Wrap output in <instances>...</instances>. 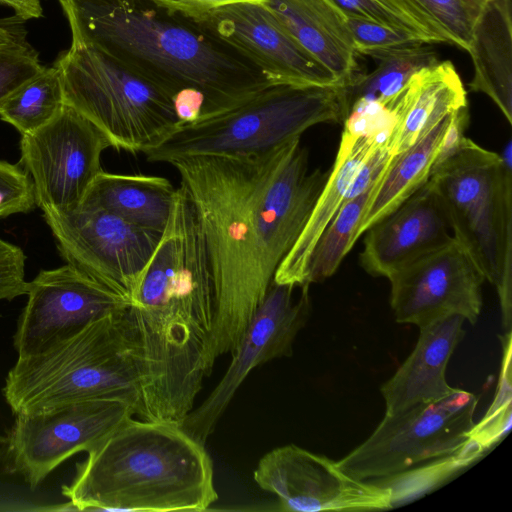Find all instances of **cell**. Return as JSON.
<instances>
[{"mask_svg": "<svg viewBox=\"0 0 512 512\" xmlns=\"http://www.w3.org/2000/svg\"><path fill=\"white\" fill-rule=\"evenodd\" d=\"M169 164L181 177L209 256L216 360L238 347L329 171L309 172L300 138L258 154L186 157Z\"/></svg>", "mask_w": 512, "mask_h": 512, "instance_id": "6da1fadb", "label": "cell"}, {"mask_svg": "<svg viewBox=\"0 0 512 512\" xmlns=\"http://www.w3.org/2000/svg\"><path fill=\"white\" fill-rule=\"evenodd\" d=\"M112 147L94 124L68 105L39 130L22 135L20 165L29 174L36 205L43 212L77 209Z\"/></svg>", "mask_w": 512, "mask_h": 512, "instance_id": "8fae6325", "label": "cell"}, {"mask_svg": "<svg viewBox=\"0 0 512 512\" xmlns=\"http://www.w3.org/2000/svg\"><path fill=\"white\" fill-rule=\"evenodd\" d=\"M27 303L13 336L18 356L41 352L129 302L66 264L28 282Z\"/></svg>", "mask_w": 512, "mask_h": 512, "instance_id": "9a60e30c", "label": "cell"}, {"mask_svg": "<svg viewBox=\"0 0 512 512\" xmlns=\"http://www.w3.org/2000/svg\"><path fill=\"white\" fill-rule=\"evenodd\" d=\"M65 105L59 70L45 67L0 106V118L22 135L31 134L52 121Z\"/></svg>", "mask_w": 512, "mask_h": 512, "instance_id": "4316f807", "label": "cell"}, {"mask_svg": "<svg viewBox=\"0 0 512 512\" xmlns=\"http://www.w3.org/2000/svg\"><path fill=\"white\" fill-rule=\"evenodd\" d=\"M165 10L194 19L210 11L226 5L240 2H254L264 4L266 0H149Z\"/></svg>", "mask_w": 512, "mask_h": 512, "instance_id": "e575fe53", "label": "cell"}, {"mask_svg": "<svg viewBox=\"0 0 512 512\" xmlns=\"http://www.w3.org/2000/svg\"><path fill=\"white\" fill-rule=\"evenodd\" d=\"M377 64L369 74L356 73L344 85L347 113L356 102H376L388 106L410 77L423 67L438 62L426 43L378 51L369 55Z\"/></svg>", "mask_w": 512, "mask_h": 512, "instance_id": "d4e9b609", "label": "cell"}, {"mask_svg": "<svg viewBox=\"0 0 512 512\" xmlns=\"http://www.w3.org/2000/svg\"><path fill=\"white\" fill-rule=\"evenodd\" d=\"M487 1H490V0H487Z\"/></svg>", "mask_w": 512, "mask_h": 512, "instance_id": "74e56055", "label": "cell"}, {"mask_svg": "<svg viewBox=\"0 0 512 512\" xmlns=\"http://www.w3.org/2000/svg\"><path fill=\"white\" fill-rule=\"evenodd\" d=\"M61 493L81 511H203L218 499L204 443L182 425L133 417L87 452Z\"/></svg>", "mask_w": 512, "mask_h": 512, "instance_id": "3957f363", "label": "cell"}, {"mask_svg": "<svg viewBox=\"0 0 512 512\" xmlns=\"http://www.w3.org/2000/svg\"><path fill=\"white\" fill-rule=\"evenodd\" d=\"M54 63L65 104L94 124L112 147L149 150L180 122L173 97L148 76L76 33Z\"/></svg>", "mask_w": 512, "mask_h": 512, "instance_id": "52a82bcc", "label": "cell"}, {"mask_svg": "<svg viewBox=\"0 0 512 512\" xmlns=\"http://www.w3.org/2000/svg\"><path fill=\"white\" fill-rule=\"evenodd\" d=\"M189 20L237 52L270 83L339 85L262 3H234Z\"/></svg>", "mask_w": 512, "mask_h": 512, "instance_id": "2e32d148", "label": "cell"}, {"mask_svg": "<svg viewBox=\"0 0 512 512\" xmlns=\"http://www.w3.org/2000/svg\"><path fill=\"white\" fill-rule=\"evenodd\" d=\"M452 114L407 150L391 158L368 202L358 238L428 181Z\"/></svg>", "mask_w": 512, "mask_h": 512, "instance_id": "cb8c5ba5", "label": "cell"}, {"mask_svg": "<svg viewBox=\"0 0 512 512\" xmlns=\"http://www.w3.org/2000/svg\"><path fill=\"white\" fill-rule=\"evenodd\" d=\"M474 74L469 87L487 95L512 124L511 0L487 2L474 29L470 50Z\"/></svg>", "mask_w": 512, "mask_h": 512, "instance_id": "7402d4cb", "label": "cell"}, {"mask_svg": "<svg viewBox=\"0 0 512 512\" xmlns=\"http://www.w3.org/2000/svg\"><path fill=\"white\" fill-rule=\"evenodd\" d=\"M440 201L429 181L366 232L363 269L387 279L397 270L453 239Z\"/></svg>", "mask_w": 512, "mask_h": 512, "instance_id": "e0dca14e", "label": "cell"}, {"mask_svg": "<svg viewBox=\"0 0 512 512\" xmlns=\"http://www.w3.org/2000/svg\"><path fill=\"white\" fill-rule=\"evenodd\" d=\"M44 68L26 40L0 45V106Z\"/></svg>", "mask_w": 512, "mask_h": 512, "instance_id": "4dcf8cb0", "label": "cell"}, {"mask_svg": "<svg viewBox=\"0 0 512 512\" xmlns=\"http://www.w3.org/2000/svg\"><path fill=\"white\" fill-rule=\"evenodd\" d=\"M439 40L469 51L487 0H400Z\"/></svg>", "mask_w": 512, "mask_h": 512, "instance_id": "83f0119b", "label": "cell"}, {"mask_svg": "<svg viewBox=\"0 0 512 512\" xmlns=\"http://www.w3.org/2000/svg\"><path fill=\"white\" fill-rule=\"evenodd\" d=\"M478 398L455 388L448 396L385 414L371 435L337 466L351 477L374 481L460 450L474 426Z\"/></svg>", "mask_w": 512, "mask_h": 512, "instance_id": "ba28073f", "label": "cell"}, {"mask_svg": "<svg viewBox=\"0 0 512 512\" xmlns=\"http://www.w3.org/2000/svg\"><path fill=\"white\" fill-rule=\"evenodd\" d=\"M346 116L342 85L271 83L208 117L178 125L143 154L149 162L165 163L258 154L300 138L317 124H343Z\"/></svg>", "mask_w": 512, "mask_h": 512, "instance_id": "8992f818", "label": "cell"}, {"mask_svg": "<svg viewBox=\"0 0 512 512\" xmlns=\"http://www.w3.org/2000/svg\"><path fill=\"white\" fill-rule=\"evenodd\" d=\"M264 5L307 52L327 67L339 85L357 73V53L345 14L333 0H266Z\"/></svg>", "mask_w": 512, "mask_h": 512, "instance_id": "44dd1931", "label": "cell"}, {"mask_svg": "<svg viewBox=\"0 0 512 512\" xmlns=\"http://www.w3.org/2000/svg\"><path fill=\"white\" fill-rule=\"evenodd\" d=\"M59 2L71 33L136 68L173 98L186 91L202 94L205 117L271 84L194 22L149 0Z\"/></svg>", "mask_w": 512, "mask_h": 512, "instance_id": "7a4b0ae2", "label": "cell"}, {"mask_svg": "<svg viewBox=\"0 0 512 512\" xmlns=\"http://www.w3.org/2000/svg\"><path fill=\"white\" fill-rule=\"evenodd\" d=\"M500 339L503 357L497 392L486 414L478 424H474L470 434V439L485 451L511 428V330Z\"/></svg>", "mask_w": 512, "mask_h": 512, "instance_id": "f1b7e54d", "label": "cell"}, {"mask_svg": "<svg viewBox=\"0 0 512 512\" xmlns=\"http://www.w3.org/2000/svg\"><path fill=\"white\" fill-rule=\"evenodd\" d=\"M0 3L12 8L15 15L23 21L38 19L43 15L40 0H0Z\"/></svg>", "mask_w": 512, "mask_h": 512, "instance_id": "8d00e7d4", "label": "cell"}, {"mask_svg": "<svg viewBox=\"0 0 512 512\" xmlns=\"http://www.w3.org/2000/svg\"><path fill=\"white\" fill-rule=\"evenodd\" d=\"M176 190L164 177L115 174L102 170L79 207L102 209L134 225L162 233Z\"/></svg>", "mask_w": 512, "mask_h": 512, "instance_id": "603a6c76", "label": "cell"}, {"mask_svg": "<svg viewBox=\"0 0 512 512\" xmlns=\"http://www.w3.org/2000/svg\"><path fill=\"white\" fill-rule=\"evenodd\" d=\"M465 106L466 90L451 61L421 68L390 104L395 122L384 140L388 155L392 158L407 150L442 119Z\"/></svg>", "mask_w": 512, "mask_h": 512, "instance_id": "d6986e66", "label": "cell"}, {"mask_svg": "<svg viewBox=\"0 0 512 512\" xmlns=\"http://www.w3.org/2000/svg\"><path fill=\"white\" fill-rule=\"evenodd\" d=\"M25 258L18 246L0 238V301H10L27 293Z\"/></svg>", "mask_w": 512, "mask_h": 512, "instance_id": "836d02e7", "label": "cell"}, {"mask_svg": "<svg viewBox=\"0 0 512 512\" xmlns=\"http://www.w3.org/2000/svg\"><path fill=\"white\" fill-rule=\"evenodd\" d=\"M134 416L133 407L118 399L79 401L15 415L0 435V467L35 489L67 459L89 452Z\"/></svg>", "mask_w": 512, "mask_h": 512, "instance_id": "9c48e42d", "label": "cell"}, {"mask_svg": "<svg viewBox=\"0 0 512 512\" xmlns=\"http://www.w3.org/2000/svg\"><path fill=\"white\" fill-rule=\"evenodd\" d=\"M347 17L370 20L403 31L420 42L440 43L400 0H333Z\"/></svg>", "mask_w": 512, "mask_h": 512, "instance_id": "f546056e", "label": "cell"}, {"mask_svg": "<svg viewBox=\"0 0 512 512\" xmlns=\"http://www.w3.org/2000/svg\"><path fill=\"white\" fill-rule=\"evenodd\" d=\"M511 150V141L498 154L465 136L428 179L453 238L496 288L505 331L512 307Z\"/></svg>", "mask_w": 512, "mask_h": 512, "instance_id": "5b68a950", "label": "cell"}, {"mask_svg": "<svg viewBox=\"0 0 512 512\" xmlns=\"http://www.w3.org/2000/svg\"><path fill=\"white\" fill-rule=\"evenodd\" d=\"M2 393L14 416L79 401L118 399L143 419L140 350L128 308L93 320L41 352L18 356Z\"/></svg>", "mask_w": 512, "mask_h": 512, "instance_id": "277c9868", "label": "cell"}, {"mask_svg": "<svg viewBox=\"0 0 512 512\" xmlns=\"http://www.w3.org/2000/svg\"><path fill=\"white\" fill-rule=\"evenodd\" d=\"M67 264L117 293L131 305L162 233L96 208L44 212Z\"/></svg>", "mask_w": 512, "mask_h": 512, "instance_id": "30bf717a", "label": "cell"}, {"mask_svg": "<svg viewBox=\"0 0 512 512\" xmlns=\"http://www.w3.org/2000/svg\"><path fill=\"white\" fill-rule=\"evenodd\" d=\"M461 316H449L419 328L414 349L381 387L385 414L438 401L455 388L446 380L449 360L465 335Z\"/></svg>", "mask_w": 512, "mask_h": 512, "instance_id": "ac0fdd59", "label": "cell"}, {"mask_svg": "<svg viewBox=\"0 0 512 512\" xmlns=\"http://www.w3.org/2000/svg\"><path fill=\"white\" fill-rule=\"evenodd\" d=\"M309 286L296 288L272 281L264 300L252 317L222 379L207 398L186 416L182 427L205 443L249 373L259 365L293 353V343L311 312Z\"/></svg>", "mask_w": 512, "mask_h": 512, "instance_id": "4fadbf2b", "label": "cell"}, {"mask_svg": "<svg viewBox=\"0 0 512 512\" xmlns=\"http://www.w3.org/2000/svg\"><path fill=\"white\" fill-rule=\"evenodd\" d=\"M253 478L286 512L378 511L393 507L389 488L358 480L324 455L294 444L277 447L258 462Z\"/></svg>", "mask_w": 512, "mask_h": 512, "instance_id": "7c38bea8", "label": "cell"}, {"mask_svg": "<svg viewBox=\"0 0 512 512\" xmlns=\"http://www.w3.org/2000/svg\"><path fill=\"white\" fill-rule=\"evenodd\" d=\"M346 23L357 54L369 56L378 51L420 42L403 31L370 20L346 16Z\"/></svg>", "mask_w": 512, "mask_h": 512, "instance_id": "1f68e13d", "label": "cell"}, {"mask_svg": "<svg viewBox=\"0 0 512 512\" xmlns=\"http://www.w3.org/2000/svg\"><path fill=\"white\" fill-rule=\"evenodd\" d=\"M36 206L31 178L20 164L0 161V217L26 213Z\"/></svg>", "mask_w": 512, "mask_h": 512, "instance_id": "d6a6232c", "label": "cell"}, {"mask_svg": "<svg viewBox=\"0 0 512 512\" xmlns=\"http://www.w3.org/2000/svg\"><path fill=\"white\" fill-rule=\"evenodd\" d=\"M395 321L419 328L449 316L475 324L481 314L483 274L453 238L388 278Z\"/></svg>", "mask_w": 512, "mask_h": 512, "instance_id": "5bb4252c", "label": "cell"}, {"mask_svg": "<svg viewBox=\"0 0 512 512\" xmlns=\"http://www.w3.org/2000/svg\"><path fill=\"white\" fill-rule=\"evenodd\" d=\"M387 131L358 135L343 129L338 152L326 183L298 239L278 266L273 281L295 287L306 285L314 247L345 201L362 164L385 140Z\"/></svg>", "mask_w": 512, "mask_h": 512, "instance_id": "ffe728a7", "label": "cell"}, {"mask_svg": "<svg viewBox=\"0 0 512 512\" xmlns=\"http://www.w3.org/2000/svg\"><path fill=\"white\" fill-rule=\"evenodd\" d=\"M379 177L367 190L345 201L328 223L312 252L306 285L323 282L331 277L359 239L358 229Z\"/></svg>", "mask_w": 512, "mask_h": 512, "instance_id": "484cf974", "label": "cell"}, {"mask_svg": "<svg viewBox=\"0 0 512 512\" xmlns=\"http://www.w3.org/2000/svg\"><path fill=\"white\" fill-rule=\"evenodd\" d=\"M23 22L16 15L0 19V45L26 40Z\"/></svg>", "mask_w": 512, "mask_h": 512, "instance_id": "d590c367", "label": "cell"}]
</instances>
